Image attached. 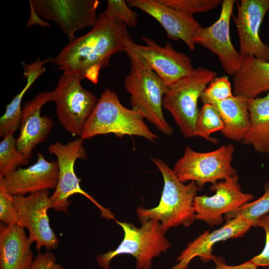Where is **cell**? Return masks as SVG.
I'll return each mask as SVG.
<instances>
[{
    "mask_svg": "<svg viewBox=\"0 0 269 269\" xmlns=\"http://www.w3.org/2000/svg\"><path fill=\"white\" fill-rule=\"evenodd\" d=\"M116 222L122 227L124 238L116 249L97 257L98 265L103 269H110L112 260L124 254L135 259L137 269H150L152 259L166 252L171 247L165 236V232L157 220L144 222L140 228L131 223Z\"/></svg>",
    "mask_w": 269,
    "mask_h": 269,
    "instance_id": "obj_5",
    "label": "cell"
},
{
    "mask_svg": "<svg viewBox=\"0 0 269 269\" xmlns=\"http://www.w3.org/2000/svg\"><path fill=\"white\" fill-rule=\"evenodd\" d=\"M83 141L84 140L79 137L66 144L56 141L48 146L49 153L56 157L59 167L58 183L54 192L50 196L51 208L56 211L67 213L72 202L69 198L75 194H80L96 205L102 217L115 221V216L109 208L100 204L80 186L81 180L75 173L74 165L77 160H86L87 158Z\"/></svg>",
    "mask_w": 269,
    "mask_h": 269,
    "instance_id": "obj_7",
    "label": "cell"
},
{
    "mask_svg": "<svg viewBox=\"0 0 269 269\" xmlns=\"http://www.w3.org/2000/svg\"><path fill=\"white\" fill-rule=\"evenodd\" d=\"M126 2L130 7H137L155 18L164 28L169 38L181 40L190 50H194V36L201 26L193 15L170 7L160 0H128Z\"/></svg>",
    "mask_w": 269,
    "mask_h": 269,
    "instance_id": "obj_17",
    "label": "cell"
},
{
    "mask_svg": "<svg viewBox=\"0 0 269 269\" xmlns=\"http://www.w3.org/2000/svg\"><path fill=\"white\" fill-rule=\"evenodd\" d=\"M52 100V91H43L26 102L22 109L16 146L29 159L34 148L45 141L53 127L51 119L40 114L43 106Z\"/></svg>",
    "mask_w": 269,
    "mask_h": 269,
    "instance_id": "obj_18",
    "label": "cell"
},
{
    "mask_svg": "<svg viewBox=\"0 0 269 269\" xmlns=\"http://www.w3.org/2000/svg\"><path fill=\"white\" fill-rule=\"evenodd\" d=\"M215 264L214 269H257V267L249 260L239 265L230 266L225 263L224 259L217 257L214 262Z\"/></svg>",
    "mask_w": 269,
    "mask_h": 269,
    "instance_id": "obj_34",
    "label": "cell"
},
{
    "mask_svg": "<svg viewBox=\"0 0 269 269\" xmlns=\"http://www.w3.org/2000/svg\"><path fill=\"white\" fill-rule=\"evenodd\" d=\"M264 189V194L258 199L249 202L236 210L225 214V219L228 220L240 216L252 227H254L260 217L269 212V183L265 184Z\"/></svg>",
    "mask_w": 269,
    "mask_h": 269,
    "instance_id": "obj_27",
    "label": "cell"
},
{
    "mask_svg": "<svg viewBox=\"0 0 269 269\" xmlns=\"http://www.w3.org/2000/svg\"><path fill=\"white\" fill-rule=\"evenodd\" d=\"M217 77L216 72L199 67L172 85L163 99V107L172 116L186 138L197 136L198 101L207 86Z\"/></svg>",
    "mask_w": 269,
    "mask_h": 269,
    "instance_id": "obj_6",
    "label": "cell"
},
{
    "mask_svg": "<svg viewBox=\"0 0 269 269\" xmlns=\"http://www.w3.org/2000/svg\"><path fill=\"white\" fill-rule=\"evenodd\" d=\"M231 85L227 76L216 77L206 88L201 97L203 104L213 105L233 96Z\"/></svg>",
    "mask_w": 269,
    "mask_h": 269,
    "instance_id": "obj_28",
    "label": "cell"
},
{
    "mask_svg": "<svg viewBox=\"0 0 269 269\" xmlns=\"http://www.w3.org/2000/svg\"><path fill=\"white\" fill-rule=\"evenodd\" d=\"M109 134L119 137L126 135L139 136L152 142L158 138L142 116L123 106L116 92L107 89L101 94L80 137L90 139L96 135Z\"/></svg>",
    "mask_w": 269,
    "mask_h": 269,
    "instance_id": "obj_4",
    "label": "cell"
},
{
    "mask_svg": "<svg viewBox=\"0 0 269 269\" xmlns=\"http://www.w3.org/2000/svg\"><path fill=\"white\" fill-rule=\"evenodd\" d=\"M264 269H269V268L267 267V268H265Z\"/></svg>",
    "mask_w": 269,
    "mask_h": 269,
    "instance_id": "obj_35",
    "label": "cell"
},
{
    "mask_svg": "<svg viewBox=\"0 0 269 269\" xmlns=\"http://www.w3.org/2000/svg\"><path fill=\"white\" fill-rule=\"evenodd\" d=\"M105 11L110 15L115 17L127 26L134 27L138 23V15L124 0H108Z\"/></svg>",
    "mask_w": 269,
    "mask_h": 269,
    "instance_id": "obj_30",
    "label": "cell"
},
{
    "mask_svg": "<svg viewBox=\"0 0 269 269\" xmlns=\"http://www.w3.org/2000/svg\"><path fill=\"white\" fill-rule=\"evenodd\" d=\"M248 103L250 128L242 142L259 153L269 154V93L248 99Z\"/></svg>",
    "mask_w": 269,
    "mask_h": 269,
    "instance_id": "obj_23",
    "label": "cell"
},
{
    "mask_svg": "<svg viewBox=\"0 0 269 269\" xmlns=\"http://www.w3.org/2000/svg\"><path fill=\"white\" fill-rule=\"evenodd\" d=\"M232 81L234 95L247 99L269 91V62L255 57L244 58Z\"/></svg>",
    "mask_w": 269,
    "mask_h": 269,
    "instance_id": "obj_21",
    "label": "cell"
},
{
    "mask_svg": "<svg viewBox=\"0 0 269 269\" xmlns=\"http://www.w3.org/2000/svg\"><path fill=\"white\" fill-rule=\"evenodd\" d=\"M52 61L48 58L40 61L38 58L30 64L21 62L23 68V76L26 78V84L23 89L15 96L5 108L3 115L0 119V136L3 138L9 134H13L20 125L22 113L21 103L23 97L28 89L38 77L45 71L43 66L47 62Z\"/></svg>",
    "mask_w": 269,
    "mask_h": 269,
    "instance_id": "obj_24",
    "label": "cell"
},
{
    "mask_svg": "<svg viewBox=\"0 0 269 269\" xmlns=\"http://www.w3.org/2000/svg\"><path fill=\"white\" fill-rule=\"evenodd\" d=\"M224 124L219 113L212 105L204 104L199 109L196 129L197 136L204 138L209 142L217 143L218 140L210 136L212 133L221 131Z\"/></svg>",
    "mask_w": 269,
    "mask_h": 269,
    "instance_id": "obj_26",
    "label": "cell"
},
{
    "mask_svg": "<svg viewBox=\"0 0 269 269\" xmlns=\"http://www.w3.org/2000/svg\"><path fill=\"white\" fill-rule=\"evenodd\" d=\"M254 227H260L264 229L266 234V242L262 252L250 261L257 268L258 267L269 268V213L260 217L255 223Z\"/></svg>",
    "mask_w": 269,
    "mask_h": 269,
    "instance_id": "obj_32",
    "label": "cell"
},
{
    "mask_svg": "<svg viewBox=\"0 0 269 269\" xmlns=\"http://www.w3.org/2000/svg\"><path fill=\"white\" fill-rule=\"evenodd\" d=\"M30 269H64L57 262L54 255L51 252L39 253L34 258Z\"/></svg>",
    "mask_w": 269,
    "mask_h": 269,
    "instance_id": "obj_33",
    "label": "cell"
},
{
    "mask_svg": "<svg viewBox=\"0 0 269 269\" xmlns=\"http://www.w3.org/2000/svg\"><path fill=\"white\" fill-rule=\"evenodd\" d=\"M59 177L57 160L49 161L38 152L36 161L26 167H19L0 177V186L12 196H25L43 190L55 189Z\"/></svg>",
    "mask_w": 269,
    "mask_h": 269,
    "instance_id": "obj_16",
    "label": "cell"
},
{
    "mask_svg": "<svg viewBox=\"0 0 269 269\" xmlns=\"http://www.w3.org/2000/svg\"><path fill=\"white\" fill-rule=\"evenodd\" d=\"M212 105L218 111L224 124L222 134L229 139L243 142L250 128L248 99L234 95Z\"/></svg>",
    "mask_w": 269,
    "mask_h": 269,
    "instance_id": "obj_22",
    "label": "cell"
},
{
    "mask_svg": "<svg viewBox=\"0 0 269 269\" xmlns=\"http://www.w3.org/2000/svg\"></svg>",
    "mask_w": 269,
    "mask_h": 269,
    "instance_id": "obj_36",
    "label": "cell"
},
{
    "mask_svg": "<svg viewBox=\"0 0 269 269\" xmlns=\"http://www.w3.org/2000/svg\"><path fill=\"white\" fill-rule=\"evenodd\" d=\"M0 220L6 225L17 224L13 196L1 186H0Z\"/></svg>",
    "mask_w": 269,
    "mask_h": 269,
    "instance_id": "obj_31",
    "label": "cell"
},
{
    "mask_svg": "<svg viewBox=\"0 0 269 269\" xmlns=\"http://www.w3.org/2000/svg\"><path fill=\"white\" fill-rule=\"evenodd\" d=\"M24 228L17 224L1 226L0 269H30L33 254Z\"/></svg>",
    "mask_w": 269,
    "mask_h": 269,
    "instance_id": "obj_20",
    "label": "cell"
},
{
    "mask_svg": "<svg viewBox=\"0 0 269 269\" xmlns=\"http://www.w3.org/2000/svg\"><path fill=\"white\" fill-rule=\"evenodd\" d=\"M83 78L76 72H63L52 91L57 119L65 130L73 136H80L98 101L81 86L80 81Z\"/></svg>",
    "mask_w": 269,
    "mask_h": 269,
    "instance_id": "obj_9",
    "label": "cell"
},
{
    "mask_svg": "<svg viewBox=\"0 0 269 269\" xmlns=\"http://www.w3.org/2000/svg\"><path fill=\"white\" fill-rule=\"evenodd\" d=\"M128 56L130 72L124 80V85L130 95L132 109L164 134L171 135L173 130L165 120L162 109L163 97L169 86L143 59L134 55Z\"/></svg>",
    "mask_w": 269,
    "mask_h": 269,
    "instance_id": "obj_3",
    "label": "cell"
},
{
    "mask_svg": "<svg viewBox=\"0 0 269 269\" xmlns=\"http://www.w3.org/2000/svg\"><path fill=\"white\" fill-rule=\"evenodd\" d=\"M151 159L161 173L163 188L157 206L150 209L137 208L138 220L142 223L157 220L165 233L178 226L189 227L196 220L193 203L199 187L194 182L185 184L180 181L173 169L162 159L152 157Z\"/></svg>",
    "mask_w": 269,
    "mask_h": 269,
    "instance_id": "obj_2",
    "label": "cell"
},
{
    "mask_svg": "<svg viewBox=\"0 0 269 269\" xmlns=\"http://www.w3.org/2000/svg\"><path fill=\"white\" fill-rule=\"evenodd\" d=\"M141 38L145 45L129 39L126 42L124 51L127 55H134L143 59L167 86L194 70L190 59L174 49L169 42L161 46L151 38L144 36Z\"/></svg>",
    "mask_w": 269,
    "mask_h": 269,
    "instance_id": "obj_12",
    "label": "cell"
},
{
    "mask_svg": "<svg viewBox=\"0 0 269 269\" xmlns=\"http://www.w3.org/2000/svg\"><path fill=\"white\" fill-rule=\"evenodd\" d=\"M163 4L186 14L206 12L217 7L221 0H160Z\"/></svg>",
    "mask_w": 269,
    "mask_h": 269,
    "instance_id": "obj_29",
    "label": "cell"
},
{
    "mask_svg": "<svg viewBox=\"0 0 269 269\" xmlns=\"http://www.w3.org/2000/svg\"><path fill=\"white\" fill-rule=\"evenodd\" d=\"M28 157L18 150L16 138L9 134L0 142V177L15 170L21 165L29 163Z\"/></svg>",
    "mask_w": 269,
    "mask_h": 269,
    "instance_id": "obj_25",
    "label": "cell"
},
{
    "mask_svg": "<svg viewBox=\"0 0 269 269\" xmlns=\"http://www.w3.org/2000/svg\"><path fill=\"white\" fill-rule=\"evenodd\" d=\"M235 147L224 144L217 149L198 152L186 146L183 155L174 165L173 170L183 183L193 181L199 189L205 184H214L237 174L232 164Z\"/></svg>",
    "mask_w": 269,
    "mask_h": 269,
    "instance_id": "obj_8",
    "label": "cell"
},
{
    "mask_svg": "<svg viewBox=\"0 0 269 269\" xmlns=\"http://www.w3.org/2000/svg\"><path fill=\"white\" fill-rule=\"evenodd\" d=\"M31 11L57 24L69 41L78 31L96 23L98 0H31Z\"/></svg>",
    "mask_w": 269,
    "mask_h": 269,
    "instance_id": "obj_11",
    "label": "cell"
},
{
    "mask_svg": "<svg viewBox=\"0 0 269 269\" xmlns=\"http://www.w3.org/2000/svg\"><path fill=\"white\" fill-rule=\"evenodd\" d=\"M13 204L17 225L27 230L31 243H35L36 251L43 247L47 251L56 249L59 240L50 226L47 214L51 206L49 190L13 196Z\"/></svg>",
    "mask_w": 269,
    "mask_h": 269,
    "instance_id": "obj_10",
    "label": "cell"
},
{
    "mask_svg": "<svg viewBox=\"0 0 269 269\" xmlns=\"http://www.w3.org/2000/svg\"><path fill=\"white\" fill-rule=\"evenodd\" d=\"M129 39L127 26L104 10L88 32L69 41L51 62L58 70L77 73L97 84L100 69L109 66L113 55L125 51Z\"/></svg>",
    "mask_w": 269,
    "mask_h": 269,
    "instance_id": "obj_1",
    "label": "cell"
},
{
    "mask_svg": "<svg viewBox=\"0 0 269 269\" xmlns=\"http://www.w3.org/2000/svg\"><path fill=\"white\" fill-rule=\"evenodd\" d=\"M240 216L227 220L221 228L209 232L207 230L187 244L177 258V263L170 269H187L191 261L199 257L204 263L214 262L217 257L212 253V248L217 243L229 239L242 237L252 227Z\"/></svg>",
    "mask_w": 269,
    "mask_h": 269,
    "instance_id": "obj_19",
    "label": "cell"
},
{
    "mask_svg": "<svg viewBox=\"0 0 269 269\" xmlns=\"http://www.w3.org/2000/svg\"><path fill=\"white\" fill-rule=\"evenodd\" d=\"M210 189L215 194L196 196L193 206L196 220L204 221L211 227L223 222V214L236 210L254 198L253 194L242 191L238 174L212 184Z\"/></svg>",
    "mask_w": 269,
    "mask_h": 269,
    "instance_id": "obj_13",
    "label": "cell"
},
{
    "mask_svg": "<svg viewBox=\"0 0 269 269\" xmlns=\"http://www.w3.org/2000/svg\"><path fill=\"white\" fill-rule=\"evenodd\" d=\"M269 0H242L234 17L243 58L255 57L269 62V46L263 42L260 29L267 12Z\"/></svg>",
    "mask_w": 269,
    "mask_h": 269,
    "instance_id": "obj_15",
    "label": "cell"
},
{
    "mask_svg": "<svg viewBox=\"0 0 269 269\" xmlns=\"http://www.w3.org/2000/svg\"><path fill=\"white\" fill-rule=\"evenodd\" d=\"M235 0H224L218 19L208 27H201L194 41L216 54L224 70L233 76L239 69L244 58L234 47L230 36V21Z\"/></svg>",
    "mask_w": 269,
    "mask_h": 269,
    "instance_id": "obj_14",
    "label": "cell"
}]
</instances>
